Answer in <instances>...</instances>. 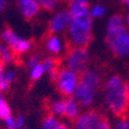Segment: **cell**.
Here are the masks:
<instances>
[{
	"label": "cell",
	"mask_w": 129,
	"mask_h": 129,
	"mask_svg": "<svg viewBox=\"0 0 129 129\" xmlns=\"http://www.w3.org/2000/svg\"><path fill=\"white\" fill-rule=\"evenodd\" d=\"M105 41L114 56L129 58V31L123 16L116 14L109 18L106 23Z\"/></svg>",
	"instance_id": "1"
},
{
	"label": "cell",
	"mask_w": 129,
	"mask_h": 129,
	"mask_svg": "<svg viewBox=\"0 0 129 129\" xmlns=\"http://www.w3.org/2000/svg\"><path fill=\"white\" fill-rule=\"evenodd\" d=\"M103 100L106 109L114 116H125L129 110V100L126 91V83L118 76L113 74L104 82Z\"/></svg>",
	"instance_id": "2"
},
{
	"label": "cell",
	"mask_w": 129,
	"mask_h": 129,
	"mask_svg": "<svg viewBox=\"0 0 129 129\" xmlns=\"http://www.w3.org/2000/svg\"><path fill=\"white\" fill-rule=\"evenodd\" d=\"M101 86L100 73L93 68L85 69L80 73L79 85L73 96L82 107H89L94 102Z\"/></svg>",
	"instance_id": "3"
},
{
	"label": "cell",
	"mask_w": 129,
	"mask_h": 129,
	"mask_svg": "<svg viewBox=\"0 0 129 129\" xmlns=\"http://www.w3.org/2000/svg\"><path fill=\"white\" fill-rule=\"evenodd\" d=\"M93 18L90 10L82 14L71 16V21L68 25V38L73 47L87 48L93 38Z\"/></svg>",
	"instance_id": "4"
},
{
	"label": "cell",
	"mask_w": 129,
	"mask_h": 129,
	"mask_svg": "<svg viewBox=\"0 0 129 129\" xmlns=\"http://www.w3.org/2000/svg\"><path fill=\"white\" fill-rule=\"evenodd\" d=\"M73 129H112V124L106 117L95 110H88L74 120Z\"/></svg>",
	"instance_id": "5"
},
{
	"label": "cell",
	"mask_w": 129,
	"mask_h": 129,
	"mask_svg": "<svg viewBox=\"0 0 129 129\" xmlns=\"http://www.w3.org/2000/svg\"><path fill=\"white\" fill-rule=\"evenodd\" d=\"M89 63L90 54L87 48L72 47L67 51L65 57V65L70 70L80 74L88 68Z\"/></svg>",
	"instance_id": "6"
},
{
	"label": "cell",
	"mask_w": 129,
	"mask_h": 129,
	"mask_svg": "<svg viewBox=\"0 0 129 129\" xmlns=\"http://www.w3.org/2000/svg\"><path fill=\"white\" fill-rule=\"evenodd\" d=\"M80 74L70 70L67 67L60 68L57 79L55 81L58 91L65 97L73 96L79 85Z\"/></svg>",
	"instance_id": "7"
},
{
	"label": "cell",
	"mask_w": 129,
	"mask_h": 129,
	"mask_svg": "<svg viewBox=\"0 0 129 129\" xmlns=\"http://www.w3.org/2000/svg\"><path fill=\"white\" fill-rule=\"evenodd\" d=\"M1 39L14 51L16 55H23L32 49V42L30 40L19 36L9 28H6L2 31Z\"/></svg>",
	"instance_id": "8"
},
{
	"label": "cell",
	"mask_w": 129,
	"mask_h": 129,
	"mask_svg": "<svg viewBox=\"0 0 129 129\" xmlns=\"http://www.w3.org/2000/svg\"><path fill=\"white\" fill-rule=\"evenodd\" d=\"M71 21V15L68 9H63L57 12L52 18L49 24V31L51 34H58L64 30H67Z\"/></svg>",
	"instance_id": "9"
},
{
	"label": "cell",
	"mask_w": 129,
	"mask_h": 129,
	"mask_svg": "<svg viewBox=\"0 0 129 129\" xmlns=\"http://www.w3.org/2000/svg\"><path fill=\"white\" fill-rule=\"evenodd\" d=\"M18 7L22 16L27 20L34 19L40 9L36 0H18Z\"/></svg>",
	"instance_id": "10"
},
{
	"label": "cell",
	"mask_w": 129,
	"mask_h": 129,
	"mask_svg": "<svg viewBox=\"0 0 129 129\" xmlns=\"http://www.w3.org/2000/svg\"><path fill=\"white\" fill-rule=\"evenodd\" d=\"M81 104L74 98V96L66 97V107H65V115L68 120L74 121L81 115Z\"/></svg>",
	"instance_id": "11"
},
{
	"label": "cell",
	"mask_w": 129,
	"mask_h": 129,
	"mask_svg": "<svg viewBox=\"0 0 129 129\" xmlns=\"http://www.w3.org/2000/svg\"><path fill=\"white\" fill-rule=\"evenodd\" d=\"M46 47L50 54L58 56L63 51V41L57 34H50L46 41Z\"/></svg>",
	"instance_id": "12"
},
{
	"label": "cell",
	"mask_w": 129,
	"mask_h": 129,
	"mask_svg": "<svg viewBox=\"0 0 129 129\" xmlns=\"http://www.w3.org/2000/svg\"><path fill=\"white\" fill-rule=\"evenodd\" d=\"M42 66L45 68L46 73H48L50 76V79L55 82L59 72V62L55 57H47L41 61Z\"/></svg>",
	"instance_id": "13"
},
{
	"label": "cell",
	"mask_w": 129,
	"mask_h": 129,
	"mask_svg": "<svg viewBox=\"0 0 129 129\" xmlns=\"http://www.w3.org/2000/svg\"><path fill=\"white\" fill-rule=\"evenodd\" d=\"M68 10L71 16H76L90 10V1L89 0H69Z\"/></svg>",
	"instance_id": "14"
},
{
	"label": "cell",
	"mask_w": 129,
	"mask_h": 129,
	"mask_svg": "<svg viewBox=\"0 0 129 129\" xmlns=\"http://www.w3.org/2000/svg\"><path fill=\"white\" fill-rule=\"evenodd\" d=\"M66 107V98L55 99L50 104V113L55 116H64Z\"/></svg>",
	"instance_id": "15"
},
{
	"label": "cell",
	"mask_w": 129,
	"mask_h": 129,
	"mask_svg": "<svg viewBox=\"0 0 129 129\" xmlns=\"http://www.w3.org/2000/svg\"><path fill=\"white\" fill-rule=\"evenodd\" d=\"M16 54L14 51L10 49L6 44H1L0 45V61L2 63H12L15 58H16Z\"/></svg>",
	"instance_id": "16"
},
{
	"label": "cell",
	"mask_w": 129,
	"mask_h": 129,
	"mask_svg": "<svg viewBox=\"0 0 129 129\" xmlns=\"http://www.w3.org/2000/svg\"><path fill=\"white\" fill-rule=\"evenodd\" d=\"M58 124H59V120L57 116L50 113L45 117L44 121H42L41 129H56Z\"/></svg>",
	"instance_id": "17"
},
{
	"label": "cell",
	"mask_w": 129,
	"mask_h": 129,
	"mask_svg": "<svg viewBox=\"0 0 129 129\" xmlns=\"http://www.w3.org/2000/svg\"><path fill=\"white\" fill-rule=\"evenodd\" d=\"M45 73H46L45 68H44V66H42V63L40 62V63L37 64V65H35L34 67L30 68V79L33 82L38 81Z\"/></svg>",
	"instance_id": "18"
},
{
	"label": "cell",
	"mask_w": 129,
	"mask_h": 129,
	"mask_svg": "<svg viewBox=\"0 0 129 129\" xmlns=\"http://www.w3.org/2000/svg\"><path fill=\"white\" fill-rule=\"evenodd\" d=\"M90 14L93 19L102 18L106 14V8L103 4H94L92 7H90Z\"/></svg>",
	"instance_id": "19"
},
{
	"label": "cell",
	"mask_w": 129,
	"mask_h": 129,
	"mask_svg": "<svg viewBox=\"0 0 129 129\" xmlns=\"http://www.w3.org/2000/svg\"><path fill=\"white\" fill-rule=\"evenodd\" d=\"M36 1L41 8L48 10V12H53L57 8L59 0H36Z\"/></svg>",
	"instance_id": "20"
},
{
	"label": "cell",
	"mask_w": 129,
	"mask_h": 129,
	"mask_svg": "<svg viewBox=\"0 0 129 129\" xmlns=\"http://www.w3.org/2000/svg\"><path fill=\"white\" fill-rule=\"evenodd\" d=\"M9 116H12V110H10L8 103L3 97L0 98V119L4 120Z\"/></svg>",
	"instance_id": "21"
},
{
	"label": "cell",
	"mask_w": 129,
	"mask_h": 129,
	"mask_svg": "<svg viewBox=\"0 0 129 129\" xmlns=\"http://www.w3.org/2000/svg\"><path fill=\"white\" fill-rule=\"evenodd\" d=\"M114 129H129V119L125 116L119 117L114 126Z\"/></svg>",
	"instance_id": "22"
},
{
	"label": "cell",
	"mask_w": 129,
	"mask_h": 129,
	"mask_svg": "<svg viewBox=\"0 0 129 129\" xmlns=\"http://www.w3.org/2000/svg\"><path fill=\"white\" fill-rule=\"evenodd\" d=\"M40 62H41L40 56L37 55V54H33V55H31L27 60V67L30 69L32 67H34L35 65H37V64Z\"/></svg>",
	"instance_id": "23"
},
{
	"label": "cell",
	"mask_w": 129,
	"mask_h": 129,
	"mask_svg": "<svg viewBox=\"0 0 129 129\" xmlns=\"http://www.w3.org/2000/svg\"><path fill=\"white\" fill-rule=\"evenodd\" d=\"M3 122H4L5 127L7 129H18L17 128V121H16V119H15L13 116L7 117L6 119L3 120Z\"/></svg>",
	"instance_id": "24"
},
{
	"label": "cell",
	"mask_w": 129,
	"mask_h": 129,
	"mask_svg": "<svg viewBox=\"0 0 129 129\" xmlns=\"http://www.w3.org/2000/svg\"><path fill=\"white\" fill-rule=\"evenodd\" d=\"M10 84H12V83H10V82L6 79L5 74H4V72H3V74H2L1 77H0V91H1V92L6 91V90L9 88Z\"/></svg>",
	"instance_id": "25"
},
{
	"label": "cell",
	"mask_w": 129,
	"mask_h": 129,
	"mask_svg": "<svg viewBox=\"0 0 129 129\" xmlns=\"http://www.w3.org/2000/svg\"><path fill=\"white\" fill-rule=\"evenodd\" d=\"M16 121H17V128H18V129H21V128H23V127L25 126L26 121H25V117H24V116L19 115V116L17 117Z\"/></svg>",
	"instance_id": "26"
},
{
	"label": "cell",
	"mask_w": 129,
	"mask_h": 129,
	"mask_svg": "<svg viewBox=\"0 0 129 129\" xmlns=\"http://www.w3.org/2000/svg\"><path fill=\"white\" fill-rule=\"evenodd\" d=\"M56 129H70V127H69V125L66 124V123L59 122V124H58V126H57Z\"/></svg>",
	"instance_id": "27"
},
{
	"label": "cell",
	"mask_w": 129,
	"mask_h": 129,
	"mask_svg": "<svg viewBox=\"0 0 129 129\" xmlns=\"http://www.w3.org/2000/svg\"><path fill=\"white\" fill-rule=\"evenodd\" d=\"M7 5V0H0V12L3 10Z\"/></svg>",
	"instance_id": "28"
},
{
	"label": "cell",
	"mask_w": 129,
	"mask_h": 129,
	"mask_svg": "<svg viewBox=\"0 0 129 129\" xmlns=\"http://www.w3.org/2000/svg\"><path fill=\"white\" fill-rule=\"evenodd\" d=\"M125 24H126V27H127V29L129 31V12L125 17Z\"/></svg>",
	"instance_id": "29"
},
{
	"label": "cell",
	"mask_w": 129,
	"mask_h": 129,
	"mask_svg": "<svg viewBox=\"0 0 129 129\" xmlns=\"http://www.w3.org/2000/svg\"><path fill=\"white\" fill-rule=\"evenodd\" d=\"M3 72H4V70H3V63L0 61V77L3 74Z\"/></svg>",
	"instance_id": "30"
},
{
	"label": "cell",
	"mask_w": 129,
	"mask_h": 129,
	"mask_svg": "<svg viewBox=\"0 0 129 129\" xmlns=\"http://www.w3.org/2000/svg\"><path fill=\"white\" fill-rule=\"evenodd\" d=\"M126 91H127V96H128V100H129V82L126 83Z\"/></svg>",
	"instance_id": "31"
},
{
	"label": "cell",
	"mask_w": 129,
	"mask_h": 129,
	"mask_svg": "<svg viewBox=\"0 0 129 129\" xmlns=\"http://www.w3.org/2000/svg\"><path fill=\"white\" fill-rule=\"evenodd\" d=\"M118 1H120V2H123V3H124V2L126 1V0H118Z\"/></svg>",
	"instance_id": "32"
},
{
	"label": "cell",
	"mask_w": 129,
	"mask_h": 129,
	"mask_svg": "<svg viewBox=\"0 0 129 129\" xmlns=\"http://www.w3.org/2000/svg\"><path fill=\"white\" fill-rule=\"evenodd\" d=\"M0 98H2V92L0 91Z\"/></svg>",
	"instance_id": "33"
},
{
	"label": "cell",
	"mask_w": 129,
	"mask_h": 129,
	"mask_svg": "<svg viewBox=\"0 0 129 129\" xmlns=\"http://www.w3.org/2000/svg\"><path fill=\"white\" fill-rule=\"evenodd\" d=\"M59 1H61V0H59Z\"/></svg>",
	"instance_id": "34"
},
{
	"label": "cell",
	"mask_w": 129,
	"mask_h": 129,
	"mask_svg": "<svg viewBox=\"0 0 129 129\" xmlns=\"http://www.w3.org/2000/svg\"><path fill=\"white\" fill-rule=\"evenodd\" d=\"M106 1H107V0H106Z\"/></svg>",
	"instance_id": "35"
}]
</instances>
